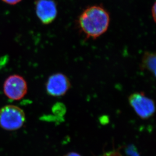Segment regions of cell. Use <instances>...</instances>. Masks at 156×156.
Returning <instances> with one entry per match:
<instances>
[{
  "instance_id": "obj_11",
  "label": "cell",
  "mask_w": 156,
  "mask_h": 156,
  "mask_svg": "<svg viewBox=\"0 0 156 156\" xmlns=\"http://www.w3.org/2000/svg\"><path fill=\"white\" fill-rule=\"evenodd\" d=\"M104 156H121L117 152H113V153H110L107 154V155H105Z\"/></svg>"
},
{
  "instance_id": "obj_1",
  "label": "cell",
  "mask_w": 156,
  "mask_h": 156,
  "mask_svg": "<svg viewBox=\"0 0 156 156\" xmlns=\"http://www.w3.org/2000/svg\"><path fill=\"white\" fill-rule=\"evenodd\" d=\"M109 13L102 6H90L78 18L80 30L87 39H96L107 32L110 24Z\"/></svg>"
},
{
  "instance_id": "obj_4",
  "label": "cell",
  "mask_w": 156,
  "mask_h": 156,
  "mask_svg": "<svg viewBox=\"0 0 156 156\" xmlns=\"http://www.w3.org/2000/svg\"><path fill=\"white\" fill-rule=\"evenodd\" d=\"M27 90L25 80L18 75L10 76L5 80L3 85L5 95L11 100H20L27 93Z\"/></svg>"
},
{
  "instance_id": "obj_10",
  "label": "cell",
  "mask_w": 156,
  "mask_h": 156,
  "mask_svg": "<svg viewBox=\"0 0 156 156\" xmlns=\"http://www.w3.org/2000/svg\"><path fill=\"white\" fill-rule=\"evenodd\" d=\"M64 156H81L79 154L75 153V152H70L67 154L66 155H65Z\"/></svg>"
},
{
  "instance_id": "obj_7",
  "label": "cell",
  "mask_w": 156,
  "mask_h": 156,
  "mask_svg": "<svg viewBox=\"0 0 156 156\" xmlns=\"http://www.w3.org/2000/svg\"><path fill=\"white\" fill-rule=\"evenodd\" d=\"M140 68L141 70L149 72L154 77H156V53L153 52H145L142 57Z\"/></svg>"
},
{
  "instance_id": "obj_9",
  "label": "cell",
  "mask_w": 156,
  "mask_h": 156,
  "mask_svg": "<svg viewBox=\"0 0 156 156\" xmlns=\"http://www.w3.org/2000/svg\"><path fill=\"white\" fill-rule=\"evenodd\" d=\"M156 3H154L152 8V15L154 22H156Z\"/></svg>"
},
{
  "instance_id": "obj_2",
  "label": "cell",
  "mask_w": 156,
  "mask_h": 156,
  "mask_svg": "<svg viewBox=\"0 0 156 156\" xmlns=\"http://www.w3.org/2000/svg\"><path fill=\"white\" fill-rule=\"evenodd\" d=\"M25 121L24 110L14 105H7L0 109V127L7 131L21 128Z\"/></svg>"
},
{
  "instance_id": "obj_6",
  "label": "cell",
  "mask_w": 156,
  "mask_h": 156,
  "mask_svg": "<svg viewBox=\"0 0 156 156\" xmlns=\"http://www.w3.org/2000/svg\"><path fill=\"white\" fill-rule=\"evenodd\" d=\"M35 12L38 19L44 24H49L57 16V6L54 0H37Z\"/></svg>"
},
{
  "instance_id": "obj_8",
  "label": "cell",
  "mask_w": 156,
  "mask_h": 156,
  "mask_svg": "<svg viewBox=\"0 0 156 156\" xmlns=\"http://www.w3.org/2000/svg\"><path fill=\"white\" fill-rule=\"evenodd\" d=\"M4 3L11 5H14L17 4L18 3H20L22 0H2Z\"/></svg>"
},
{
  "instance_id": "obj_3",
  "label": "cell",
  "mask_w": 156,
  "mask_h": 156,
  "mask_svg": "<svg viewBox=\"0 0 156 156\" xmlns=\"http://www.w3.org/2000/svg\"><path fill=\"white\" fill-rule=\"evenodd\" d=\"M128 102L136 114L142 119H148L155 113V102L143 92H137L128 97Z\"/></svg>"
},
{
  "instance_id": "obj_5",
  "label": "cell",
  "mask_w": 156,
  "mask_h": 156,
  "mask_svg": "<svg viewBox=\"0 0 156 156\" xmlns=\"http://www.w3.org/2000/svg\"><path fill=\"white\" fill-rule=\"evenodd\" d=\"M70 81L65 74L57 72L51 75L46 84L48 94L53 97L65 95L70 89Z\"/></svg>"
}]
</instances>
